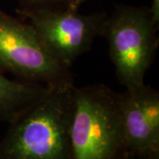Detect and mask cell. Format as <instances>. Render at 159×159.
I'll list each match as a JSON object with an SVG mask.
<instances>
[{"mask_svg":"<svg viewBox=\"0 0 159 159\" xmlns=\"http://www.w3.org/2000/svg\"><path fill=\"white\" fill-rule=\"evenodd\" d=\"M74 89H52L9 123L0 141V159H71Z\"/></svg>","mask_w":159,"mask_h":159,"instance_id":"1","label":"cell"},{"mask_svg":"<svg viewBox=\"0 0 159 159\" xmlns=\"http://www.w3.org/2000/svg\"><path fill=\"white\" fill-rule=\"evenodd\" d=\"M71 159H119L125 153L119 93L103 84L74 89Z\"/></svg>","mask_w":159,"mask_h":159,"instance_id":"2","label":"cell"},{"mask_svg":"<svg viewBox=\"0 0 159 159\" xmlns=\"http://www.w3.org/2000/svg\"><path fill=\"white\" fill-rule=\"evenodd\" d=\"M158 23L149 7L119 6L108 16L102 37L119 81L125 89L144 84V77L155 60L158 47Z\"/></svg>","mask_w":159,"mask_h":159,"instance_id":"3","label":"cell"},{"mask_svg":"<svg viewBox=\"0 0 159 159\" xmlns=\"http://www.w3.org/2000/svg\"><path fill=\"white\" fill-rule=\"evenodd\" d=\"M0 70L20 80L55 89L74 85L71 69L64 67L46 51L34 27L1 8Z\"/></svg>","mask_w":159,"mask_h":159,"instance_id":"4","label":"cell"},{"mask_svg":"<svg viewBox=\"0 0 159 159\" xmlns=\"http://www.w3.org/2000/svg\"><path fill=\"white\" fill-rule=\"evenodd\" d=\"M29 21L46 51L66 68L89 51L95 39L102 36L108 15L105 12L80 14L71 9L20 10Z\"/></svg>","mask_w":159,"mask_h":159,"instance_id":"5","label":"cell"},{"mask_svg":"<svg viewBox=\"0 0 159 159\" xmlns=\"http://www.w3.org/2000/svg\"><path fill=\"white\" fill-rule=\"evenodd\" d=\"M125 153L136 159L159 155V92L145 83L119 93Z\"/></svg>","mask_w":159,"mask_h":159,"instance_id":"6","label":"cell"},{"mask_svg":"<svg viewBox=\"0 0 159 159\" xmlns=\"http://www.w3.org/2000/svg\"><path fill=\"white\" fill-rule=\"evenodd\" d=\"M54 89L20 80H12L0 70V123H11Z\"/></svg>","mask_w":159,"mask_h":159,"instance_id":"7","label":"cell"},{"mask_svg":"<svg viewBox=\"0 0 159 159\" xmlns=\"http://www.w3.org/2000/svg\"><path fill=\"white\" fill-rule=\"evenodd\" d=\"M20 10L71 9L72 0H17Z\"/></svg>","mask_w":159,"mask_h":159,"instance_id":"8","label":"cell"},{"mask_svg":"<svg viewBox=\"0 0 159 159\" xmlns=\"http://www.w3.org/2000/svg\"><path fill=\"white\" fill-rule=\"evenodd\" d=\"M149 9L155 21L159 24V0H152V5Z\"/></svg>","mask_w":159,"mask_h":159,"instance_id":"9","label":"cell"},{"mask_svg":"<svg viewBox=\"0 0 159 159\" xmlns=\"http://www.w3.org/2000/svg\"><path fill=\"white\" fill-rule=\"evenodd\" d=\"M88 0H72V5H71V10H74V11H78L79 7L83 3L87 2Z\"/></svg>","mask_w":159,"mask_h":159,"instance_id":"10","label":"cell"},{"mask_svg":"<svg viewBox=\"0 0 159 159\" xmlns=\"http://www.w3.org/2000/svg\"><path fill=\"white\" fill-rule=\"evenodd\" d=\"M119 159H136L134 158V157H131L129 155H127L126 153H125L123 156H121Z\"/></svg>","mask_w":159,"mask_h":159,"instance_id":"11","label":"cell"},{"mask_svg":"<svg viewBox=\"0 0 159 159\" xmlns=\"http://www.w3.org/2000/svg\"><path fill=\"white\" fill-rule=\"evenodd\" d=\"M142 159H159L158 156H155V157H147V158H142Z\"/></svg>","mask_w":159,"mask_h":159,"instance_id":"12","label":"cell"}]
</instances>
